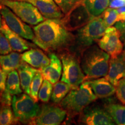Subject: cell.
Wrapping results in <instances>:
<instances>
[{
  "instance_id": "6da1fadb",
  "label": "cell",
  "mask_w": 125,
  "mask_h": 125,
  "mask_svg": "<svg viewBox=\"0 0 125 125\" xmlns=\"http://www.w3.org/2000/svg\"><path fill=\"white\" fill-rule=\"evenodd\" d=\"M34 43L48 52L63 51L75 44V37L65 29L61 19H45L33 27Z\"/></svg>"
},
{
  "instance_id": "7a4b0ae2",
  "label": "cell",
  "mask_w": 125,
  "mask_h": 125,
  "mask_svg": "<svg viewBox=\"0 0 125 125\" xmlns=\"http://www.w3.org/2000/svg\"><path fill=\"white\" fill-rule=\"evenodd\" d=\"M81 54L80 62L85 81L107 76L110 60L109 54L96 45L88 47Z\"/></svg>"
},
{
  "instance_id": "3957f363",
  "label": "cell",
  "mask_w": 125,
  "mask_h": 125,
  "mask_svg": "<svg viewBox=\"0 0 125 125\" xmlns=\"http://www.w3.org/2000/svg\"><path fill=\"white\" fill-rule=\"evenodd\" d=\"M97 98L89 81H85L78 88L71 89L59 105L66 111L70 116H74L80 114Z\"/></svg>"
},
{
  "instance_id": "277c9868",
  "label": "cell",
  "mask_w": 125,
  "mask_h": 125,
  "mask_svg": "<svg viewBox=\"0 0 125 125\" xmlns=\"http://www.w3.org/2000/svg\"><path fill=\"white\" fill-rule=\"evenodd\" d=\"M104 20L100 16L94 17L83 27L78 30L75 44L78 49L82 52L92 44L100 40L105 34L107 28Z\"/></svg>"
},
{
  "instance_id": "5b68a950",
  "label": "cell",
  "mask_w": 125,
  "mask_h": 125,
  "mask_svg": "<svg viewBox=\"0 0 125 125\" xmlns=\"http://www.w3.org/2000/svg\"><path fill=\"white\" fill-rule=\"evenodd\" d=\"M62 63L61 81L68 84L73 89L78 88L85 81V75L81 65L80 60L75 54L65 52L60 55Z\"/></svg>"
},
{
  "instance_id": "8992f818",
  "label": "cell",
  "mask_w": 125,
  "mask_h": 125,
  "mask_svg": "<svg viewBox=\"0 0 125 125\" xmlns=\"http://www.w3.org/2000/svg\"><path fill=\"white\" fill-rule=\"evenodd\" d=\"M11 105L16 122L31 125L40 108L37 101L26 93L13 96Z\"/></svg>"
},
{
  "instance_id": "52a82bcc",
  "label": "cell",
  "mask_w": 125,
  "mask_h": 125,
  "mask_svg": "<svg viewBox=\"0 0 125 125\" xmlns=\"http://www.w3.org/2000/svg\"><path fill=\"white\" fill-rule=\"evenodd\" d=\"M4 5L29 24L36 26L45 20L35 6L26 1L5 0Z\"/></svg>"
},
{
  "instance_id": "ba28073f",
  "label": "cell",
  "mask_w": 125,
  "mask_h": 125,
  "mask_svg": "<svg viewBox=\"0 0 125 125\" xmlns=\"http://www.w3.org/2000/svg\"><path fill=\"white\" fill-rule=\"evenodd\" d=\"M93 18L87 10L83 0H82L64 14L61 21L67 30L73 31L83 27Z\"/></svg>"
},
{
  "instance_id": "9c48e42d",
  "label": "cell",
  "mask_w": 125,
  "mask_h": 125,
  "mask_svg": "<svg viewBox=\"0 0 125 125\" xmlns=\"http://www.w3.org/2000/svg\"><path fill=\"white\" fill-rule=\"evenodd\" d=\"M118 30L110 26L107 28L104 35L97 41L98 46L109 54L111 58H115L122 53L123 45Z\"/></svg>"
},
{
  "instance_id": "30bf717a",
  "label": "cell",
  "mask_w": 125,
  "mask_h": 125,
  "mask_svg": "<svg viewBox=\"0 0 125 125\" xmlns=\"http://www.w3.org/2000/svg\"><path fill=\"white\" fill-rule=\"evenodd\" d=\"M67 111L59 106L44 104L40 108L32 125H59L66 116Z\"/></svg>"
},
{
  "instance_id": "8fae6325",
  "label": "cell",
  "mask_w": 125,
  "mask_h": 125,
  "mask_svg": "<svg viewBox=\"0 0 125 125\" xmlns=\"http://www.w3.org/2000/svg\"><path fill=\"white\" fill-rule=\"evenodd\" d=\"M0 12L3 19L12 31L26 40H34L35 34L32 29L8 7L4 5L0 9Z\"/></svg>"
},
{
  "instance_id": "7c38bea8",
  "label": "cell",
  "mask_w": 125,
  "mask_h": 125,
  "mask_svg": "<svg viewBox=\"0 0 125 125\" xmlns=\"http://www.w3.org/2000/svg\"><path fill=\"white\" fill-rule=\"evenodd\" d=\"M79 122L87 125H113V119L105 109L98 107H86L81 112Z\"/></svg>"
},
{
  "instance_id": "4fadbf2b",
  "label": "cell",
  "mask_w": 125,
  "mask_h": 125,
  "mask_svg": "<svg viewBox=\"0 0 125 125\" xmlns=\"http://www.w3.org/2000/svg\"><path fill=\"white\" fill-rule=\"evenodd\" d=\"M32 4L45 19H61L64 14L54 0H23Z\"/></svg>"
},
{
  "instance_id": "5bb4252c",
  "label": "cell",
  "mask_w": 125,
  "mask_h": 125,
  "mask_svg": "<svg viewBox=\"0 0 125 125\" xmlns=\"http://www.w3.org/2000/svg\"><path fill=\"white\" fill-rule=\"evenodd\" d=\"M0 31L2 32L9 41L12 50L17 52L21 53L29 50L30 47L34 46V45L28 42L21 37L10 29L6 21L2 18V26Z\"/></svg>"
},
{
  "instance_id": "9a60e30c",
  "label": "cell",
  "mask_w": 125,
  "mask_h": 125,
  "mask_svg": "<svg viewBox=\"0 0 125 125\" xmlns=\"http://www.w3.org/2000/svg\"><path fill=\"white\" fill-rule=\"evenodd\" d=\"M50 62L47 66L40 70L44 79L49 81L53 85L59 81L62 74L61 59L54 53L49 54Z\"/></svg>"
},
{
  "instance_id": "2e32d148",
  "label": "cell",
  "mask_w": 125,
  "mask_h": 125,
  "mask_svg": "<svg viewBox=\"0 0 125 125\" xmlns=\"http://www.w3.org/2000/svg\"><path fill=\"white\" fill-rule=\"evenodd\" d=\"M105 77L115 87L119 81L125 77V59L122 54L110 59L109 70Z\"/></svg>"
},
{
  "instance_id": "e0dca14e",
  "label": "cell",
  "mask_w": 125,
  "mask_h": 125,
  "mask_svg": "<svg viewBox=\"0 0 125 125\" xmlns=\"http://www.w3.org/2000/svg\"><path fill=\"white\" fill-rule=\"evenodd\" d=\"M21 58L26 63L37 69H42L50 62V59L41 50L31 49L24 52Z\"/></svg>"
},
{
  "instance_id": "ac0fdd59",
  "label": "cell",
  "mask_w": 125,
  "mask_h": 125,
  "mask_svg": "<svg viewBox=\"0 0 125 125\" xmlns=\"http://www.w3.org/2000/svg\"><path fill=\"white\" fill-rule=\"evenodd\" d=\"M89 82L94 93L97 98L108 97L116 92V87L105 77L91 79Z\"/></svg>"
},
{
  "instance_id": "d6986e66",
  "label": "cell",
  "mask_w": 125,
  "mask_h": 125,
  "mask_svg": "<svg viewBox=\"0 0 125 125\" xmlns=\"http://www.w3.org/2000/svg\"><path fill=\"white\" fill-rule=\"evenodd\" d=\"M17 70L19 75L21 89L25 93L30 95V86L38 69L34 68L26 62H23Z\"/></svg>"
},
{
  "instance_id": "ffe728a7",
  "label": "cell",
  "mask_w": 125,
  "mask_h": 125,
  "mask_svg": "<svg viewBox=\"0 0 125 125\" xmlns=\"http://www.w3.org/2000/svg\"><path fill=\"white\" fill-rule=\"evenodd\" d=\"M23 62L21 54L17 52H11L9 54L0 55V65L5 73H8L17 70Z\"/></svg>"
},
{
  "instance_id": "44dd1931",
  "label": "cell",
  "mask_w": 125,
  "mask_h": 125,
  "mask_svg": "<svg viewBox=\"0 0 125 125\" xmlns=\"http://www.w3.org/2000/svg\"><path fill=\"white\" fill-rule=\"evenodd\" d=\"M6 89L12 96L22 93L18 70H15L8 74L6 81Z\"/></svg>"
},
{
  "instance_id": "7402d4cb",
  "label": "cell",
  "mask_w": 125,
  "mask_h": 125,
  "mask_svg": "<svg viewBox=\"0 0 125 125\" xmlns=\"http://www.w3.org/2000/svg\"><path fill=\"white\" fill-rule=\"evenodd\" d=\"M83 2L87 10L93 17L100 16L109 4V0H83Z\"/></svg>"
},
{
  "instance_id": "603a6c76",
  "label": "cell",
  "mask_w": 125,
  "mask_h": 125,
  "mask_svg": "<svg viewBox=\"0 0 125 125\" xmlns=\"http://www.w3.org/2000/svg\"><path fill=\"white\" fill-rule=\"evenodd\" d=\"M71 87L68 84L62 81H58L53 86L51 100L55 104H60L64 98L71 90Z\"/></svg>"
},
{
  "instance_id": "cb8c5ba5",
  "label": "cell",
  "mask_w": 125,
  "mask_h": 125,
  "mask_svg": "<svg viewBox=\"0 0 125 125\" xmlns=\"http://www.w3.org/2000/svg\"><path fill=\"white\" fill-rule=\"evenodd\" d=\"M105 109L116 125H125V106L109 104L105 105Z\"/></svg>"
},
{
  "instance_id": "d4e9b609",
  "label": "cell",
  "mask_w": 125,
  "mask_h": 125,
  "mask_svg": "<svg viewBox=\"0 0 125 125\" xmlns=\"http://www.w3.org/2000/svg\"><path fill=\"white\" fill-rule=\"evenodd\" d=\"M43 77L40 70H38L34 75L30 86V96L36 101L38 100V93L42 84Z\"/></svg>"
},
{
  "instance_id": "484cf974",
  "label": "cell",
  "mask_w": 125,
  "mask_h": 125,
  "mask_svg": "<svg viewBox=\"0 0 125 125\" xmlns=\"http://www.w3.org/2000/svg\"><path fill=\"white\" fill-rule=\"evenodd\" d=\"M16 122L10 105H0V125H10Z\"/></svg>"
},
{
  "instance_id": "4316f807",
  "label": "cell",
  "mask_w": 125,
  "mask_h": 125,
  "mask_svg": "<svg viewBox=\"0 0 125 125\" xmlns=\"http://www.w3.org/2000/svg\"><path fill=\"white\" fill-rule=\"evenodd\" d=\"M53 84L49 81L43 78L42 84L38 93V99L43 103H48L51 97Z\"/></svg>"
},
{
  "instance_id": "83f0119b",
  "label": "cell",
  "mask_w": 125,
  "mask_h": 125,
  "mask_svg": "<svg viewBox=\"0 0 125 125\" xmlns=\"http://www.w3.org/2000/svg\"><path fill=\"white\" fill-rule=\"evenodd\" d=\"M100 16L103 19L107 27H110L117 21L118 13L116 9L110 8L106 9Z\"/></svg>"
},
{
  "instance_id": "f1b7e54d",
  "label": "cell",
  "mask_w": 125,
  "mask_h": 125,
  "mask_svg": "<svg viewBox=\"0 0 125 125\" xmlns=\"http://www.w3.org/2000/svg\"><path fill=\"white\" fill-rule=\"evenodd\" d=\"M60 8L62 13L65 14L73 8L75 5L82 0H54Z\"/></svg>"
},
{
  "instance_id": "f546056e",
  "label": "cell",
  "mask_w": 125,
  "mask_h": 125,
  "mask_svg": "<svg viewBox=\"0 0 125 125\" xmlns=\"http://www.w3.org/2000/svg\"><path fill=\"white\" fill-rule=\"evenodd\" d=\"M13 51L9 41L6 38L4 34L1 31H0V54H9Z\"/></svg>"
},
{
  "instance_id": "4dcf8cb0",
  "label": "cell",
  "mask_w": 125,
  "mask_h": 125,
  "mask_svg": "<svg viewBox=\"0 0 125 125\" xmlns=\"http://www.w3.org/2000/svg\"><path fill=\"white\" fill-rule=\"evenodd\" d=\"M116 94L119 100L125 105V77L119 81L116 86Z\"/></svg>"
},
{
  "instance_id": "1f68e13d",
  "label": "cell",
  "mask_w": 125,
  "mask_h": 125,
  "mask_svg": "<svg viewBox=\"0 0 125 125\" xmlns=\"http://www.w3.org/2000/svg\"><path fill=\"white\" fill-rule=\"evenodd\" d=\"M8 74L3 71L0 65V97L6 89V81Z\"/></svg>"
},
{
  "instance_id": "d6a6232c",
  "label": "cell",
  "mask_w": 125,
  "mask_h": 125,
  "mask_svg": "<svg viewBox=\"0 0 125 125\" xmlns=\"http://www.w3.org/2000/svg\"><path fill=\"white\" fill-rule=\"evenodd\" d=\"M115 27L120 32V38L122 41L125 42V21H119L115 24Z\"/></svg>"
},
{
  "instance_id": "836d02e7",
  "label": "cell",
  "mask_w": 125,
  "mask_h": 125,
  "mask_svg": "<svg viewBox=\"0 0 125 125\" xmlns=\"http://www.w3.org/2000/svg\"><path fill=\"white\" fill-rule=\"evenodd\" d=\"M125 5V0H113L109 4V7L111 8H117Z\"/></svg>"
},
{
  "instance_id": "e575fe53",
  "label": "cell",
  "mask_w": 125,
  "mask_h": 125,
  "mask_svg": "<svg viewBox=\"0 0 125 125\" xmlns=\"http://www.w3.org/2000/svg\"><path fill=\"white\" fill-rule=\"evenodd\" d=\"M125 21V12H122V13H118V19L117 21Z\"/></svg>"
},
{
  "instance_id": "d590c367",
  "label": "cell",
  "mask_w": 125,
  "mask_h": 125,
  "mask_svg": "<svg viewBox=\"0 0 125 125\" xmlns=\"http://www.w3.org/2000/svg\"><path fill=\"white\" fill-rule=\"evenodd\" d=\"M116 10L118 13H122V12H125V6H123V7L119 8L117 9Z\"/></svg>"
},
{
  "instance_id": "8d00e7d4",
  "label": "cell",
  "mask_w": 125,
  "mask_h": 125,
  "mask_svg": "<svg viewBox=\"0 0 125 125\" xmlns=\"http://www.w3.org/2000/svg\"><path fill=\"white\" fill-rule=\"evenodd\" d=\"M2 16L1 13V12H0V29H1V26H2Z\"/></svg>"
},
{
  "instance_id": "74e56055",
  "label": "cell",
  "mask_w": 125,
  "mask_h": 125,
  "mask_svg": "<svg viewBox=\"0 0 125 125\" xmlns=\"http://www.w3.org/2000/svg\"><path fill=\"white\" fill-rule=\"evenodd\" d=\"M5 0H0V9L4 5V2Z\"/></svg>"
},
{
  "instance_id": "f35d334b",
  "label": "cell",
  "mask_w": 125,
  "mask_h": 125,
  "mask_svg": "<svg viewBox=\"0 0 125 125\" xmlns=\"http://www.w3.org/2000/svg\"><path fill=\"white\" fill-rule=\"evenodd\" d=\"M122 55L123 56V57H124L125 59V49L123 51L122 53Z\"/></svg>"
}]
</instances>
